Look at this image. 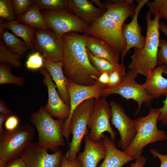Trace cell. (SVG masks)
<instances>
[{
	"label": "cell",
	"mask_w": 167,
	"mask_h": 167,
	"mask_svg": "<svg viewBox=\"0 0 167 167\" xmlns=\"http://www.w3.org/2000/svg\"><path fill=\"white\" fill-rule=\"evenodd\" d=\"M159 48L157 55V64L167 67V41L160 40Z\"/></svg>",
	"instance_id": "34"
},
{
	"label": "cell",
	"mask_w": 167,
	"mask_h": 167,
	"mask_svg": "<svg viewBox=\"0 0 167 167\" xmlns=\"http://www.w3.org/2000/svg\"><path fill=\"white\" fill-rule=\"evenodd\" d=\"M19 120L18 117L15 115L10 116L5 121L4 126L6 131H11L18 126Z\"/></svg>",
	"instance_id": "36"
},
{
	"label": "cell",
	"mask_w": 167,
	"mask_h": 167,
	"mask_svg": "<svg viewBox=\"0 0 167 167\" xmlns=\"http://www.w3.org/2000/svg\"><path fill=\"white\" fill-rule=\"evenodd\" d=\"M133 0H109L103 1L106 9L104 15L83 33L105 41L121 54L126 44L122 35L125 20L135 13L136 5Z\"/></svg>",
	"instance_id": "1"
},
{
	"label": "cell",
	"mask_w": 167,
	"mask_h": 167,
	"mask_svg": "<svg viewBox=\"0 0 167 167\" xmlns=\"http://www.w3.org/2000/svg\"><path fill=\"white\" fill-rule=\"evenodd\" d=\"M5 167H27L22 158L20 156L11 161Z\"/></svg>",
	"instance_id": "40"
},
{
	"label": "cell",
	"mask_w": 167,
	"mask_h": 167,
	"mask_svg": "<svg viewBox=\"0 0 167 167\" xmlns=\"http://www.w3.org/2000/svg\"><path fill=\"white\" fill-rule=\"evenodd\" d=\"M6 29L11 31L15 35L22 38L27 44L29 49H32V40L36 28L27 24L20 23L16 20L6 21Z\"/></svg>",
	"instance_id": "24"
},
{
	"label": "cell",
	"mask_w": 167,
	"mask_h": 167,
	"mask_svg": "<svg viewBox=\"0 0 167 167\" xmlns=\"http://www.w3.org/2000/svg\"><path fill=\"white\" fill-rule=\"evenodd\" d=\"M164 73L167 76V67L166 66L165 68L164 71Z\"/></svg>",
	"instance_id": "49"
},
{
	"label": "cell",
	"mask_w": 167,
	"mask_h": 167,
	"mask_svg": "<svg viewBox=\"0 0 167 167\" xmlns=\"http://www.w3.org/2000/svg\"><path fill=\"white\" fill-rule=\"evenodd\" d=\"M35 132L34 128L26 124L0 134V159L7 162L20 157L33 142Z\"/></svg>",
	"instance_id": "6"
},
{
	"label": "cell",
	"mask_w": 167,
	"mask_h": 167,
	"mask_svg": "<svg viewBox=\"0 0 167 167\" xmlns=\"http://www.w3.org/2000/svg\"><path fill=\"white\" fill-rule=\"evenodd\" d=\"M146 4L152 14L158 13L160 19H165L167 21V0H155L152 2L149 1Z\"/></svg>",
	"instance_id": "30"
},
{
	"label": "cell",
	"mask_w": 167,
	"mask_h": 167,
	"mask_svg": "<svg viewBox=\"0 0 167 167\" xmlns=\"http://www.w3.org/2000/svg\"><path fill=\"white\" fill-rule=\"evenodd\" d=\"M43 56L38 52L34 53L28 57L26 63L27 68L35 70L41 69L44 66Z\"/></svg>",
	"instance_id": "32"
},
{
	"label": "cell",
	"mask_w": 167,
	"mask_h": 167,
	"mask_svg": "<svg viewBox=\"0 0 167 167\" xmlns=\"http://www.w3.org/2000/svg\"><path fill=\"white\" fill-rule=\"evenodd\" d=\"M22 57L11 52L0 41V62H4L12 67L17 68L22 66V63L20 59Z\"/></svg>",
	"instance_id": "27"
},
{
	"label": "cell",
	"mask_w": 167,
	"mask_h": 167,
	"mask_svg": "<svg viewBox=\"0 0 167 167\" xmlns=\"http://www.w3.org/2000/svg\"><path fill=\"white\" fill-rule=\"evenodd\" d=\"M111 117V109L106 99L103 97L96 100L87 126L90 129L88 135L92 141L101 142L103 133L107 132L110 134V139L114 141L116 134L110 124Z\"/></svg>",
	"instance_id": "9"
},
{
	"label": "cell",
	"mask_w": 167,
	"mask_h": 167,
	"mask_svg": "<svg viewBox=\"0 0 167 167\" xmlns=\"http://www.w3.org/2000/svg\"><path fill=\"white\" fill-rule=\"evenodd\" d=\"M10 115L6 114L0 113V134L2 133L5 131L3 125L5 121Z\"/></svg>",
	"instance_id": "44"
},
{
	"label": "cell",
	"mask_w": 167,
	"mask_h": 167,
	"mask_svg": "<svg viewBox=\"0 0 167 167\" xmlns=\"http://www.w3.org/2000/svg\"><path fill=\"white\" fill-rule=\"evenodd\" d=\"M137 2L135 13L131 21L129 23L124 24L122 29V35L126 44L125 49L121 53V64H124V58L126 53L132 48L141 49L144 46L145 37L141 33V27L138 23L139 13L143 7L149 0H136Z\"/></svg>",
	"instance_id": "15"
},
{
	"label": "cell",
	"mask_w": 167,
	"mask_h": 167,
	"mask_svg": "<svg viewBox=\"0 0 167 167\" xmlns=\"http://www.w3.org/2000/svg\"><path fill=\"white\" fill-rule=\"evenodd\" d=\"M87 53L91 63L101 74L106 72L109 75L115 71L126 73V67L124 64L113 63L106 59L96 57L88 49Z\"/></svg>",
	"instance_id": "25"
},
{
	"label": "cell",
	"mask_w": 167,
	"mask_h": 167,
	"mask_svg": "<svg viewBox=\"0 0 167 167\" xmlns=\"http://www.w3.org/2000/svg\"><path fill=\"white\" fill-rule=\"evenodd\" d=\"M61 167H81V165L77 157L70 161L66 157V154H64Z\"/></svg>",
	"instance_id": "39"
},
{
	"label": "cell",
	"mask_w": 167,
	"mask_h": 167,
	"mask_svg": "<svg viewBox=\"0 0 167 167\" xmlns=\"http://www.w3.org/2000/svg\"><path fill=\"white\" fill-rule=\"evenodd\" d=\"M7 162L0 159V167H5Z\"/></svg>",
	"instance_id": "48"
},
{
	"label": "cell",
	"mask_w": 167,
	"mask_h": 167,
	"mask_svg": "<svg viewBox=\"0 0 167 167\" xmlns=\"http://www.w3.org/2000/svg\"><path fill=\"white\" fill-rule=\"evenodd\" d=\"M101 142L105 149L104 160L99 167H122L135 159L116 147L114 141L106 135H102Z\"/></svg>",
	"instance_id": "19"
},
{
	"label": "cell",
	"mask_w": 167,
	"mask_h": 167,
	"mask_svg": "<svg viewBox=\"0 0 167 167\" xmlns=\"http://www.w3.org/2000/svg\"><path fill=\"white\" fill-rule=\"evenodd\" d=\"M4 62L0 64V84H14L22 86L24 84L25 80L23 77H16L11 72L9 66Z\"/></svg>",
	"instance_id": "28"
},
{
	"label": "cell",
	"mask_w": 167,
	"mask_h": 167,
	"mask_svg": "<svg viewBox=\"0 0 167 167\" xmlns=\"http://www.w3.org/2000/svg\"><path fill=\"white\" fill-rule=\"evenodd\" d=\"M96 101L95 99L92 98L84 101L76 108L72 115L70 130L72 139L66 154L70 161L75 159L80 151L82 140L88 131V123Z\"/></svg>",
	"instance_id": "7"
},
{
	"label": "cell",
	"mask_w": 167,
	"mask_h": 167,
	"mask_svg": "<svg viewBox=\"0 0 167 167\" xmlns=\"http://www.w3.org/2000/svg\"><path fill=\"white\" fill-rule=\"evenodd\" d=\"M40 72L44 76L43 81L47 87L48 94L45 109L52 117L65 121L70 115V105L65 103L61 98L56 90L57 86L47 70L43 66Z\"/></svg>",
	"instance_id": "16"
},
{
	"label": "cell",
	"mask_w": 167,
	"mask_h": 167,
	"mask_svg": "<svg viewBox=\"0 0 167 167\" xmlns=\"http://www.w3.org/2000/svg\"><path fill=\"white\" fill-rule=\"evenodd\" d=\"M88 132L84 137V150L79 152L76 157L79 161L81 167H96L99 162L105 157V149L101 142L95 143L90 139Z\"/></svg>",
	"instance_id": "18"
},
{
	"label": "cell",
	"mask_w": 167,
	"mask_h": 167,
	"mask_svg": "<svg viewBox=\"0 0 167 167\" xmlns=\"http://www.w3.org/2000/svg\"><path fill=\"white\" fill-rule=\"evenodd\" d=\"M93 3H94L96 5L98 6V7L106 9L105 6L102 2H101L99 0H91Z\"/></svg>",
	"instance_id": "47"
},
{
	"label": "cell",
	"mask_w": 167,
	"mask_h": 167,
	"mask_svg": "<svg viewBox=\"0 0 167 167\" xmlns=\"http://www.w3.org/2000/svg\"><path fill=\"white\" fill-rule=\"evenodd\" d=\"M15 14L12 0H0V17L6 21L15 20Z\"/></svg>",
	"instance_id": "31"
},
{
	"label": "cell",
	"mask_w": 167,
	"mask_h": 167,
	"mask_svg": "<svg viewBox=\"0 0 167 167\" xmlns=\"http://www.w3.org/2000/svg\"><path fill=\"white\" fill-rule=\"evenodd\" d=\"M30 122L35 126L38 136V144L47 149L56 151L65 145L63 127L65 121L53 118L41 106L31 113Z\"/></svg>",
	"instance_id": "5"
},
{
	"label": "cell",
	"mask_w": 167,
	"mask_h": 167,
	"mask_svg": "<svg viewBox=\"0 0 167 167\" xmlns=\"http://www.w3.org/2000/svg\"><path fill=\"white\" fill-rule=\"evenodd\" d=\"M139 74L136 71L129 70L126 72L124 80L120 85L114 88L104 89L102 92V96H106L117 94L126 100H134L138 105L135 115L138 113L143 103L152 108L151 102L154 98L147 94L142 84L136 81L135 79Z\"/></svg>",
	"instance_id": "8"
},
{
	"label": "cell",
	"mask_w": 167,
	"mask_h": 167,
	"mask_svg": "<svg viewBox=\"0 0 167 167\" xmlns=\"http://www.w3.org/2000/svg\"><path fill=\"white\" fill-rule=\"evenodd\" d=\"M159 30L164 33L167 37V27L166 24L163 22L160 23Z\"/></svg>",
	"instance_id": "46"
},
{
	"label": "cell",
	"mask_w": 167,
	"mask_h": 167,
	"mask_svg": "<svg viewBox=\"0 0 167 167\" xmlns=\"http://www.w3.org/2000/svg\"><path fill=\"white\" fill-rule=\"evenodd\" d=\"M4 19L0 18V38L2 39L3 34L6 31V28L4 25Z\"/></svg>",
	"instance_id": "45"
},
{
	"label": "cell",
	"mask_w": 167,
	"mask_h": 167,
	"mask_svg": "<svg viewBox=\"0 0 167 167\" xmlns=\"http://www.w3.org/2000/svg\"><path fill=\"white\" fill-rule=\"evenodd\" d=\"M109 105L112 111L111 122L120 135L118 144L124 151L131 144L136 133L134 121L126 114L120 104L112 101Z\"/></svg>",
	"instance_id": "14"
},
{
	"label": "cell",
	"mask_w": 167,
	"mask_h": 167,
	"mask_svg": "<svg viewBox=\"0 0 167 167\" xmlns=\"http://www.w3.org/2000/svg\"><path fill=\"white\" fill-rule=\"evenodd\" d=\"M160 114L159 109L151 108L147 115L134 120L136 132L133 141L124 151L127 155L136 159L147 145L167 139L165 131L157 127Z\"/></svg>",
	"instance_id": "4"
},
{
	"label": "cell",
	"mask_w": 167,
	"mask_h": 167,
	"mask_svg": "<svg viewBox=\"0 0 167 167\" xmlns=\"http://www.w3.org/2000/svg\"><path fill=\"white\" fill-rule=\"evenodd\" d=\"M0 113L9 115H13V112L7 107L5 101L1 99L0 100Z\"/></svg>",
	"instance_id": "42"
},
{
	"label": "cell",
	"mask_w": 167,
	"mask_h": 167,
	"mask_svg": "<svg viewBox=\"0 0 167 167\" xmlns=\"http://www.w3.org/2000/svg\"><path fill=\"white\" fill-rule=\"evenodd\" d=\"M109 81V75L107 73L105 72L101 74L96 81L105 86L106 88Z\"/></svg>",
	"instance_id": "41"
},
{
	"label": "cell",
	"mask_w": 167,
	"mask_h": 167,
	"mask_svg": "<svg viewBox=\"0 0 167 167\" xmlns=\"http://www.w3.org/2000/svg\"><path fill=\"white\" fill-rule=\"evenodd\" d=\"M68 8L89 26L105 13L106 9L96 6L91 0H68Z\"/></svg>",
	"instance_id": "17"
},
{
	"label": "cell",
	"mask_w": 167,
	"mask_h": 167,
	"mask_svg": "<svg viewBox=\"0 0 167 167\" xmlns=\"http://www.w3.org/2000/svg\"><path fill=\"white\" fill-rule=\"evenodd\" d=\"M40 10L60 11L68 8V0H32Z\"/></svg>",
	"instance_id": "29"
},
{
	"label": "cell",
	"mask_w": 167,
	"mask_h": 167,
	"mask_svg": "<svg viewBox=\"0 0 167 167\" xmlns=\"http://www.w3.org/2000/svg\"><path fill=\"white\" fill-rule=\"evenodd\" d=\"M48 149L32 142L24 150L20 157L27 167H61L64 154L58 150L49 154Z\"/></svg>",
	"instance_id": "13"
},
{
	"label": "cell",
	"mask_w": 167,
	"mask_h": 167,
	"mask_svg": "<svg viewBox=\"0 0 167 167\" xmlns=\"http://www.w3.org/2000/svg\"><path fill=\"white\" fill-rule=\"evenodd\" d=\"M150 152L154 158L158 157L160 159L161 161L160 167H167V154H161L154 148L150 149Z\"/></svg>",
	"instance_id": "38"
},
{
	"label": "cell",
	"mask_w": 167,
	"mask_h": 167,
	"mask_svg": "<svg viewBox=\"0 0 167 167\" xmlns=\"http://www.w3.org/2000/svg\"><path fill=\"white\" fill-rule=\"evenodd\" d=\"M44 67L50 75L57 86L58 92L63 101L69 105L70 98L67 89V80L63 71L62 60L54 62L43 57Z\"/></svg>",
	"instance_id": "22"
},
{
	"label": "cell",
	"mask_w": 167,
	"mask_h": 167,
	"mask_svg": "<svg viewBox=\"0 0 167 167\" xmlns=\"http://www.w3.org/2000/svg\"><path fill=\"white\" fill-rule=\"evenodd\" d=\"M135 162L130 165L129 167H143L146 162V159L141 156L136 159Z\"/></svg>",
	"instance_id": "43"
},
{
	"label": "cell",
	"mask_w": 167,
	"mask_h": 167,
	"mask_svg": "<svg viewBox=\"0 0 167 167\" xmlns=\"http://www.w3.org/2000/svg\"><path fill=\"white\" fill-rule=\"evenodd\" d=\"M49 27L60 36L66 33H83L89 26L68 8L60 11H41Z\"/></svg>",
	"instance_id": "10"
},
{
	"label": "cell",
	"mask_w": 167,
	"mask_h": 167,
	"mask_svg": "<svg viewBox=\"0 0 167 167\" xmlns=\"http://www.w3.org/2000/svg\"><path fill=\"white\" fill-rule=\"evenodd\" d=\"M32 2L24 14L16 20L19 23L28 25L36 29H50L41 13V10L34 2Z\"/></svg>",
	"instance_id": "23"
},
{
	"label": "cell",
	"mask_w": 167,
	"mask_h": 167,
	"mask_svg": "<svg viewBox=\"0 0 167 167\" xmlns=\"http://www.w3.org/2000/svg\"><path fill=\"white\" fill-rule=\"evenodd\" d=\"M2 39L6 46L13 53L18 54L22 58L29 49L24 41L21 40L7 30L3 34Z\"/></svg>",
	"instance_id": "26"
},
{
	"label": "cell",
	"mask_w": 167,
	"mask_h": 167,
	"mask_svg": "<svg viewBox=\"0 0 167 167\" xmlns=\"http://www.w3.org/2000/svg\"><path fill=\"white\" fill-rule=\"evenodd\" d=\"M126 73L115 71L109 74V81L107 88L116 87L120 85L124 80Z\"/></svg>",
	"instance_id": "35"
},
{
	"label": "cell",
	"mask_w": 167,
	"mask_h": 167,
	"mask_svg": "<svg viewBox=\"0 0 167 167\" xmlns=\"http://www.w3.org/2000/svg\"><path fill=\"white\" fill-rule=\"evenodd\" d=\"M151 15L148 11L146 13L147 28L145 45L141 49L134 48V52L131 57V62L128 66L129 70L135 71L146 77L157 65V55L160 41V14L156 13L153 20Z\"/></svg>",
	"instance_id": "3"
},
{
	"label": "cell",
	"mask_w": 167,
	"mask_h": 167,
	"mask_svg": "<svg viewBox=\"0 0 167 167\" xmlns=\"http://www.w3.org/2000/svg\"><path fill=\"white\" fill-rule=\"evenodd\" d=\"M166 67L161 65L151 70L142 84L147 94L154 98L167 94V79L162 76Z\"/></svg>",
	"instance_id": "20"
},
{
	"label": "cell",
	"mask_w": 167,
	"mask_h": 167,
	"mask_svg": "<svg viewBox=\"0 0 167 167\" xmlns=\"http://www.w3.org/2000/svg\"><path fill=\"white\" fill-rule=\"evenodd\" d=\"M67 89L70 98V112L63 127V135L68 141L70 132V124L72 115L76 108L84 101L90 99L97 100L102 96V92L106 87L97 81L93 85L84 86L77 84L67 79Z\"/></svg>",
	"instance_id": "12"
},
{
	"label": "cell",
	"mask_w": 167,
	"mask_h": 167,
	"mask_svg": "<svg viewBox=\"0 0 167 167\" xmlns=\"http://www.w3.org/2000/svg\"><path fill=\"white\" fill-rule=\"evenodd\" d=\"M32 45V49L43 54V56L48 60L54 62L62 60L63 43L62 38L51 28L36 29Z\"/></svg>",
	"instance_id": "11"
},
{
	"label": "cell",
	"mask_w": 167,
	"mask_h": 167,
	"mask_svg": "<svg viewBox=\"0 0 167 167\" xmlns=\"http://www.w3.org/2000/svg\"><path fill=\"white\" fill-rule=\"evenodd\" d=\"M85 44L87 49L94 56L118 63L120 54L105 41L93 36L85 35Z\"/></svg>",
	"instance_id": "21"
},
{
	"label": "cell",
	"mask_w": 167,
	"mask_h": 167,
	"mask_svg": "<svg viewBox=\"0 0 167 167\" xmlns=\"http://www.w3.org/2000/svg\"><path fill=\"white\" fill-rule=\"evenodd\" d=\"M166 99L163 101V106L159 108L160 114L158 121L161 122L163 124L167 125V94Z\"/></svg>",
	"instance_id": "37"
},
{
	"label": "cell",
	"mask_w": 167,
	"mask_h": 167,
	"mask_svg": "<svg viewBox=\"0 0 167 167\" xmlns=\"http://www.w3.org/2000/svg\"><path fill=\"white\" fill-rule=\"evenodd\" d=\"M62 37L63 43V71L67 79L81 85L94 84L101 74L89 60L85 35L71 32Z\"/></svg>",
	"instance_id": "2"
},
{
	"label": "cell",
	"mask_w": 167,
	"mask_h": 167,
	"mask_svg": "<svg viewBox=\"0 0 167 167\" xmlns=\"http://www.w3.org/2000/svg\"><path fill=\"white\" fill-rule=\"evenodd\" d=\"M12 1L17 18L24 15L33 3L32 0H12Z\"/></svg>",
	"instance_id": "33"
}]
</instances>
